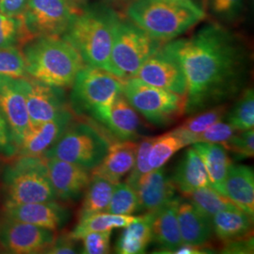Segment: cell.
I'll use <instances>...</instances> for the list:
<instances>
[{
    "instance_id": "6da1fadb",
    "label": "cell",
    "mask_w": 254,
    "mask_h": 254,
    "mask_svg": "<svg viewBox=\"0 0 254 254\" xmlns=\"http://www.w3.org/2000/svg\"><path fill=\"white\" fill-rule=\"evenodd\" d=\"M164 46L177 58L186 76V115L226 105L245 90L252 54L243 38L224 24L209 22L190 36Z\"/></svg>"
},
{
    "instance_id": "7a4b0ae2",
    "label": "cell",
    "mask_w": 254,
    "mask_h": 254,
    "mask_svg": "<svg viewBox=\"0 0 254 254\" xmlns=\"http://www.w3.org/2000/svg\"><path fill=\"white\" fill-rule=\"evenodd\" d=\"M119 17L108 2L87 4L77 10L62 38L77 51L86 65L110 73L112 39Z\"/></svg>"
},
{
    "instance_id": "3957f363",
    "label": "cell",
    "mask_w": 254,
    "mask_h": 254,
    "mask_svg": "<svg viewBox=\"0 0 254 254\" xmlns=\"http://www.w3.org/2000/svg\"><path fill=\"white\" fill-rule=\"evenodd\" d=\"M27 75L57 88H71L86 66L77 51L64 38H32L22 46Z\"/></svg>"
},
{
    "instance_id": "277c9868",
    "label": "cell",
    "mask_w": 254,
    "mask_h": 254,
    "mask_svg": "<svg viewBox=\"0 0 254 254\" xmlns=\"http://www.w3.org/2000/svg\"><path fill=\"white\" fill-rule=\"evenodd\" d=\"M127 17L162 43L179 38L205 19L167 0H132L127 5Z\"/></svg>"
},
{
    "instance_id": "5b68a950",
    "label": "cell",
    "mask_w": 254,
    "mask_h": 254,
    "mask_svg": "<svg viewBox=\"0 0 254 254\" xmlns=\"http://www.w3.org/2000/svg\"><path fill=\"white\" fill-rule=\"evenodd\" d=\"M2 182L4 206L58 199L48 177L44 156L18 155L5 168Z\"/></svg>"
},
{
    "instance_id": "8992f818",
    "label": "cell",
    "mask_w": 254,
    "mask_h": 254,
    "mask_svg": "<svg viewBox=\"0 0 254 254\" xmlns=\"http://www.w3.org/2000/svg\"><path fill=\"white\" fill-rule=\"evenodd\" d=\"M164 44L127 16L120 15L113 32L110 73L122 80L134 77L142 64Z\"/></svg>"
},
{
    "instance_id": "52a82bcc",
    "label": "cell",
    "mask_w": 254,
    "mask_h": 254,
    "mask_svg": "<svg viewBox=\"0 0 254 254\" xmlns=\"http://www.w3.org/2000/svg\"><path fill=\"white\" fill-rule=\"evenodd\" d=\"M109 146V138L91 124L71 123L43 156L76 164L92 171L102 162Z\"/></svg>"
},
{
    "instance_id": "ba28073f",
    "label": "cell",
    "mask_w": 254,
    "mask_h": 254,
    "mask_svg": "<svg viewBox=\"0 0 254 254\" xmlns=\"http://www.w3.org/2000/svg\"><path fill=\"white\" fill-rule=\"evenodd\" d=\"M123 93L136 112L156 127H167L185 114L186 96L148 85L136 77L123 80Z\"/></svg>"
},
{
    "instance_id": "9c48e42d",
    "label": "cell",
    "mask_w": 254,
    "mask_h": 254,
    "mask_svg": "<svg viewBox=\"0 0 254 254\" xmlns=\"http://www.w3.org/2000/svg\"><path fill=\"white\" fill-rule=\"evenodd\" d=\"M71 88L70 103L73 111L94 120L123 91V80L104 69L86 65Z\"/></svg>"
},
{
    "instance_id": "30bf717a",
    "label": "cell",
    "mask_w": 254,
    "mask_h": 254,
    "mask_svg": "<svg viewBox=\"0 0 254 254\" xmlns=\"http://www.w3.org/2000/svg\"><path fill=\"white\" fill-rule=\"evenodd\" d=\"M78 9L66 0H28L22 16L29 37H62Z\"/></svg>"
},
{
    "instance_id": "8fae6325",
    "label": "cell",
    "mask_w": 254,
    "mask_h": 254,
    "mask_svg": "<svg viewBox=\"0 0 254 254\" xmlns=\"http://www.w3.org/2000/svg\"><path fill=\"white\" fill-rule=\"evenodd\" d=\"M56 238L55 231L19 221L2 215L0 245L10 254H44Z\"/></svg>"
},
{
    "instance_id": "7c38bea8",
    "label": "cell",
    "mask_w": 254,
    "mask_h": 254,
    "mask_svg": "<svg viewBox=\"0 0 254 254\" xmlns=\"http://www.w3.org/2000/svg\"><path fill=\"white\" fill-rule=\"evenodd\" d=\"M134 77L148 85L186 96L187 81L181 64L164 45L142 64Z\"/></svg>"
},
{
    "instance_id": "4fadbf2b",
    "label": "cell",
    "mask_w": 254,
    "mask_h": 254,
    "mask_svg": "<svg viewBox=\"0 0 254 254\" xmlns=\"http://www.w3.org/2000/svg\"><path fill=\"white\" fill-rule=\"evenodd\" d=\"M30 127L53 120L68 109L64 89L31 77L21 78Z\"/></svg>"
},
{
    "instance_id": "5bb4252c",
    "label": "cell",
    "mask_w": 254,
    "mask_h": 254,
    "mask_svg": "<svg viewBox=\"0 0 254 254\" xmlns=\"http://www.w3.org/2000/svg\"><path fill=\"white\" fill-rule=\"evenodd\" d=\"M0 113L7 121L18 148L30 128L21 78L0 75Z\"/></svg>"
},
{
    "instance_id": "9a60e30c",
    "label": "cell",
    "mask_w": 254,
    "mask_h": 254,
    "mask_svg": "<svg viewBox=\"0 0 254 254\" xmlns=\"http://www.w3.org/2000/svg\"><path fill=\"white\" fill-rule=\"evenodd\" d=\"M46 163L57 198L64 201L79 200L91 182V171L58 158H46Z\"/></svg>"
},
{
    "instance_id": "2e32d148",
    "label": "cell",
    "mask_w": 254,
    "mask_h": 254,
    "mask_svg": "<svg viewBox=\"0 0 254 254\" xmlns=\"http://www.w3.org/2000/svg\"><path fill=\"white\" fill-rule=\"evenodd\" d=\"M2 215L52 231L64 227L71 213L56 200L4 206Z\"/></svg>"
},
{
    "instance_id": "e0dca14e",
    "label": "cell",
    "mask_w": 254,
    "mask_h": 254,
    "mask_svg": "<svg viewBox=\"0 0 254 254\" xmlns=\"http://www.w3.org/2000/svg\"><path fill=\"white\" fill-rule=\"evenodd\" d=\"M119 140L134 141L139 136L140 121L123 91L94 119Z\"/></svg>"
},
{
    "instance_id": "ac0fdd59",
    "label": "cell",
    "mask_w": 254,
    "mask_h": 254,
    "mask_svg": "<svg viewBox=\"0 0 254 254\" xmlns=\"http://www.w3.org/2000/svg\"><path fill=\"white\" fill-rule=\"evenodd\" d=\"M72 121L73 114L67 109L53 120L30 127L18 146L16 154L43 156L58 141Z\"/></svg>"
},
{
    "instance_id": "d6986e66",
    "label": "cell",
    "mask_w": 254,
    "mask_h": 254,
    "mask_svg": "<svg viewBox=\"0 0 254 254\" xmlns=\"http://www.w3.org/2000/svg\"><path fill=\"white\" fill-rule=\"evenodd\" d=\"M134 190L138 197L140 211L146 213L157 211L176 197V188L163 167L143 175Z\"/></svg>"
},
{
    "instance_id": "ffe728a7",
    "label": "cell",
    "mask_w": 254,
    "mask_h": 254,
    "mask_svg": "<svg viewBox=\"0 0 254 254\" xmlns=\"http://www.w3.org/2000/svg\"><path fill=\"white\" fill-rule=\"evenodd\" d=\"M219 193L254 218V173L252 167L231 164Z\"/></svg>"
},
{
    "instance_id": "44dd1931",
    "label": "cell",
    "mask_w": 254,
    "mask_h": 254,
    "mask_svg": "<svg viewBox=\"0 0 254 254\" xmlns=\"http://www.w3.org/2000/svg\"><path fill=\"white\" fill-rule=\"evenodd\" d=\"M180 200L179 197H175L161 208L152 212L153 240L160 247L155 254H170L183 243L177 216Z\"/></svg>"
},
{
    "instance_id": "7402d4cb",
    "label": "cell",
    "mask_w": 254,
    "mask_h": 254,
    "mask_svg": "<svg viewBox=\"0 0 254 254\" xmlns=\"http://www.w3.org/2000/svg\"><path fill=\"white\" fill-rule=\"evenodd\" d=\"M136 147V142L131 140L110 144L102 162L91 171V175L100 176L113 184L121 182L134 166Z\"/></svg>"
},
{
    "instance_id": "603a6c76",
    "label": "cell",
    "mask_w": 254,
    "mask_h": 254,
    "mask_svg": "<svg viewBox=\"0 0 254 254\" xmlns=\"http://www.w3.org/2000/svg\"><path fill=\"white\" fill-rule=\"evenodd\" d=\"M178 223L182 242L191 245L208 244L213 236L211 218L202 214L190 200H180Z\"/></svg>"
},
{
    "instance_id": "cb8c5ba5",
    "label": "cell",
    "mask_w": 254,
    "mask_h": 254,
    "mask_svg": "<svg viewBox=\"0 0 254 254\" xmlns=\"http://www.w3.org/2000/svg\"><path fill=\"white\" fill-rule=\"evenodd\" d=\"M171 179L176 190L181 191L183 194L210 187L205 166L193 147L185 153Z\"/></svg>"
},
{
    "instance_id": "d4e9b609",
    "label": "cell",
    "mask_w": 254,
    "mask_h": 254,
    "mask_svg": "<svg viewBox=\"0 0 254 254\" xmlns=\"http://www.w3.org/2000/svg\"><path fill=\"white\" fill-rule=\"evenodd\" d=\"M211 222L213 233L222 243L253 235L254 218L239 208L220 211Z\"/></svg>"
},
{
    "instance_id": "484cf974",
    "label": "cell",
    "mask_w": 254,
    "mask_h": 254,
    "mask_svg": "<svg viewBox=\"0 0 254 254\" xmlns=\"http://www.w3.org/2000/svg\"><path fill=\"white\" fill-rule=\"evenodd\" d=\"M153 213L139 216L122 232L115 251L120 254H144L153 241Z\"/></svg>"
},
{
    "instance_id": "4316f807",
    "label": "cell",
    "mask_w": 254,
    "mask_h": 254,
    "mask_svg": "<svg viewBox=\"0 0 254 254\" xmlns=\"http://www.w3.org/2000/svg\"><path fill=\"white\" fill-rule=\"evenodd\" d=\"M199 154L208 173L210 187L220 191L232 161L227 150L220 144L195 142L191 144Z\"/></svg>"
},
{
    "instance_id": "83f0119b",
    "label": "cell",
    "mask_w": 254,
    "mask_h": 254,
    "mask_svg": "<svg viewBox=\"0 0 254 254\" xmlns=\"http://www.w3.org/2000/svg\"><path fill=\"white\" fill-rule=\"evenodd\" d=\"M115 185L100 176L91 175V182L84 193L79 219L106 212Z\"/></svg>"
},
{
    "instance_id": "f1b7e54d",
    "label": "cell",
    "mask_w": 254,
    "mask_h": 254,
    "mask_svg": "<svg viewBox=\"0 0 254 254\" xmlns=\"http://www.w3.org/2000/svg\"><path fill=\"white\" fill-rule=\"evenodd\" d=\"M227 112V106L221 105L212 109H206L190 116L180 127H176L171 133L179 136L186 146L190 145L193 136L200 134L208 127L219 121H223Z\"/></svg>"
},
{
    "instance_id": "f546056e",
    "label": "cell",
    "mask_w": 254,
    "mask_h": 254,
    "mask_svg": "<svg viewBox=\"0 0 254 254\" xmlns=\"http://www.w3.org/2000/svg\"><path fill=\"white\" fill-rule=\"evenodd\" d=\"M138 217L132 215H115L108 212H103L79 219L77 225L69 234L70 236L78 241L82 236L93 232L112 231L116 228H125L136 221Z\"/></svg>"
},
{
    "instance_id": "4dcf8cb0",
    "label": "cell",
    "mask_w": 254,
    "mask_h": 254,
    "mask_svg": "<svg viewBox=\"0 0 254 254\" xmlns=\"http://www.w3.org/2000/svg\"><path fill=\"white\" fill-rule=\"evenodd\" d=\"M183 196L209 218L220 211L238 208L233 201L211 187L198 189L196 190L185 193Z\"/></svg>"
},
{
    "instance_id": "1f68e13d",
    "label": "cell",
    "mask_w": 254,
    "mask_h": 254,
    "mask_svg": "<svg viewBox=\"0 0 254 254\" xmlns=\"http://www.w3.org/2000/svg\"><path fill=\"white\" fill-rule=\"evenodd\" d=\"M235 106L226 112L225 118L237 131L254 129V93L253 88H246L238 96Z\"/></svg>"
},
{
    "instance_id": "d6a6232c",
    "label": "cell",
    "mask_w": 254,
    "mask_h": 254,
    "mask_svg": "<svg viewBox=\"0 0 254 254\" xmlns=\"http://www.w3.org/2000/svg\"><path fill=\"white\" fill-rule=\"evenodd\" d=\"M186 147L179 136L171 132L162 136L154 137L148 154V163L151 170L162 168L174 154Z\"/></svg>"
},
{
    "instance_id": "836d02e7",
    "label": "cell",
    "mask_w": 254,
    "mask_h": 254,
    "mask_svg": "<svg viewBox=\"0 0 254 254\" xmlns=\"http://www.w3.org/2000/svg\"><path fill=\"white\" fill-rule=\"evenodd\" d=\"M139 211L140 205L136 191L127 183H117L114 186L106 212L115 215L130 216Z\"/></svg>"
},
{
    "instance_id": "e575fe53",
    "label": "cell",
    "mask_w": 254,
    "mask_h": 254,
    "mask_svg": "<svg viewBox=\"0 0 254 254\" xmlns=\"http://www.w3.org/2000/svg\"><path fill=\"white\" fill-rule=\"evenodd\" d=\"M30 39L23 19L11 17L0 12V48L18 47Z\"/></svg>"
},
{
    "instance_id": "d590c367",
    "label": "cell",
    "mask_w": 254,
    "mask_h": 254,
    "mask_svg": "<svg viewBox=\"0 0 254 254\" xmlns=\"http://www.w3.org/2000/svg\"><path fill=\"white\" fill-rule=\"evenodd\" d=\"M0 75L12 78L28 77L22 50L17 46L0 48Z\"/></svg>"
},
{
    "instance_id": "8d00e7d4",
    "label": "cell",
    "mask_w": 254,
    "mask_h": 254,
    "mask_svg": "<svg viewBox=\"0 0 254 254\" xmlns=\"http://www.w3.org/2000/svg\"><path fill=\"white\" fill-rule=\"evenodd\" d=\"M209 13L221 24L236 22L245 8L246 0H205Z\"/></svg>"
},
{
    "instance_id": "74e56055",
    "label": "cell",
    "mask_w": 254,
    "mask_h": 254,
    "mask_svg": "<svg viewBox=\"0 0 254 254\" xmlns=\"http://www.w3.org/2000/svg\"><path fill=\"white\" fill-rule=\"evenodd\" d=\"M237 132L236 128L232 127L229 123L219 121L215 125L208 127L206 130L192 137L190 145L195 142H208L217 143L225 146L228 141Z\"/></svg>"
},
{
    "instance_id": "f35d334b",
    "label": "cell",
    "mask_w": 254,
    "mask_h": 254,
    "mask_svg": "<svg viewBox=\"0 0 254 254\" xmlns=\"http://www.w3.org/2000/svg\"><path fill=\"white\" fill-rule=\"evenodd\" d=\"M153 140L154 137H146L137 144L135 163L126 182L133 190L136 188L139 179L152 171L148 163V154Z\"/></svg>"
},
{
    "instance_id": "ab89813d",
    "label": "cell",
    "mask_w": 254,
    "mask_h": 254,
    "mask_svg": "<svg viewBox=\"0 0 254 254\" xmlns=\"http://www.w3.org/2000/svg\"><path fill=\"white\" fill-rule=\"evenodd\" d=\"M224 148L236 156V159L253 158L254 155V129L237 131Z\"/></svg>"
},
{
    "instance_id": "60d3db41",
    "label": "cell",
    "mask_w": 254,
    "mask_h": 254,
    "mask_svg": "<svg viewBox=\"0 0 254 254\" xmlns=\"http://www.w3.org/2000/svg\"><path fill=\"white\" fill-rule=\"evenodd\" d=\"M111 231L93 232L82 236L81 254H106L110 253Z\"/></svg>"
},
{
    "instance_id": "b9f144b4",
    "label": "cell",
    "mask_w": 254,
    "mask_h": 254,
    "mask_svg": "<svg viewBox=\"0 0 254 254\" xmlns=\"http://www.w3.org/2000/svg\"><path fill=\"white\" fill-rule=\"evenodd\" d=\"M17 154L11 132L7 121L0 113V154L6 158H12Z\"/></svg>"
},
{
    "instance_id": "7bdbcfd3",
    "label": "cell",
    "mask_w": 254,
    "mask_h": 254,
    "mask_svg": "<svg viewBox=\"0 0 254 254\" xmlns=\"http://www.w3.org/2000/svg\"><path fill=\"white\" fill-rule=\"evenodd\" d=\"M254 236H245L223 242L221 254H254Z\"/></svg>"
},
{
    "instance_id": "ee69618b",
    "label": "cell",
    "mask_w": 254,
    "mask_h": 254,
    "mask_svg": "<svg viewBox=\"0 0 254 254\" xmlns=\"http://www.w3.org/2000/svg\"><path fill=\"white\" fill-rule=\"evenodd\" d=\"M76 240L73 239L70 235H64L54 239L53 243L49 246L44 254H73L77 253L75 246Z\"/></svg>"
},
{
    "instance_id": "f6af8a7d",
    "label": "cell",
    "mask_w": 254,
    "mask_h": 254,
    "mask_svg": "<svg viewBox=\"0 0 254 254\" xmlns=\"http://www.w3.org/2000/svg\"><path fill=\"white\" fill-rule=\"evenodd\" d=\"M28 0H0V12L11 17L22 18Z\"/></svg>"
},
{
    "instance_id": "bcb514c9",
    "label": "cell",
    "mask_w": 254,
    "mask_h": 254,
    "mask_svg": "<svg viewBox=\"0 0 254 254\" xmlns=\"http://www.w3.org/2000/svg\"><path fill=\"white\" fill-rule=\"evenodd\" d=\"M215 250L207 244L204 245H191L182 243L170 254H215Z\"/></svg>"
},
{
    "instance_id": "7dc6e473",
    "label": "cell",
    "mask_w": 254,
    "mask_h": 254,
    "mask_svg": "<svg viewBox=\"0 0 254 254\" xmlns=\"http://www.w3.org/2000/svg\"><path fill=\"white\" fill-rule=\"evenodd\" d=\"M170 2H173L175 4L181 5L183 7L187 8V9H190L193 12L197 13L198 15H200L203 18H206V12L204 11V9L200 7L195 0H167Z\"/></svg>"
},
{
    "instance_id": "c3c4849f",
    "label": "cell",
    "mask_w": 254,
    "mask_h": 254,
    "mask_svg": "<svg viewBox=\"0 0 254 254\" xmlns=\"http://www.w3.org/2000/svg\"><path fill=\"white\" fill-rule=\"evenodd\" d=\"M66 1L74 9H80L87 4H89L90 0H66Z\"/></svg>"
},
{
    "instance_id": "681fc988",
    "label": "cell",
    "mask_w": 254,
    "mask_h": 254,
    "mask_svg": "<svg viewBox=\"0 0 254 254\" xmlns=\"http://www.w3.org/2000/svg\"><path fill=\"white\" fill-rule=\"evenodd\" d=\"M109 2L114 3V4H128L132 0H108Z\"/></svg>"
},
{
    "instance_id": "f907efd6",
    "label": "cell",
    "mask_w": 254,
    "mask_h": 254,
    "mask_svg": "<svg viewBox=\"0 0 254 254\" xmlns=\"http://www.w3.org/2000/svg\"><path fill=\"white\" fill-rule=\"evenodd\" d=\"M0 254H4V250L2 249L1 245H0Z\"/></svg>"
}]
</instances>
